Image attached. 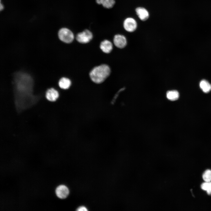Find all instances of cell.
<instances>
[{
    "mask_svg": "<svg viewBox=\"0 0 211 211\" xmlns=\"http://www.w3.org/2000/svg\"><path fill=\"white\" fill-rule=\"evenodd\" d=\"M1 1H0V11H1V10H2L3 9V8H4V6H3V5L1 4Z\"/></svg>",
    "mask_w": 211,
    "mask_h": 211,
    "instance_id": "cell-18",
    "label": "cell"
},
{
    "mask_svg": "<svg viewBox=\"0 0 211 211\" xmlns=\"http://www.w3.org/2000/svg\"><path fill=\"white\" fill-rule=\"evenodd\" d=\"M59 96L58 91L53 88H51L46 92V97L47 99L51 101H55Z\"/></svg>",
    "mask_w": 211,
    "mask_h": 211,
    "instance_id": "cell-9",
    "label": "cell"
},
{
    "mask_svg": "<svg viewBox=\"0 0 211 211\" xmlns=\"http://www.w3.org/2000/svg\"><path fill=\"white\" fill-rule=\"evenodd\" d=\"M166 97L168 99L171 101L177 100L179 97L178 92L175 90L168 91L166 93Z\"/></svg>",
    "mask_w": 211,
    "mask_h": 211,
    "instance_id": "cell-12",
    "label": "cell"
},
{
    "mask_svg": "<svg viewBox=\"0 0 211 211\" xmlns=\"http://www.w3.org/2000/svg\"><path fill=\"white\" fill-rule=\"evenodd\" d=\"M113 41L114 45L120 48L124 47L127 44V40L125 37L122 35L117 34L115 35Z\"/></svg>",
    "mask_w": 211,
    "mask_h": 211,
    "instance_id": "cell-5",
    "label": "cell"
},
{
    "mask_svg": "<svg viewBox=\"0 0 211 211\" xmlns=\"http://www.w3.org/2000/svg\"><path fill=\"white\" fill-rule=\"evenodd\" d=\"M110 67L106 64H102L93 68L89 73L91 80L96 84L103 82L110 75Z\"/></svg>",
    "mask_w": 211,
    "mask_h": 211,
    "instance_id": "cell-1",
    "label": "cell"
},
{
    "mask_svg": "<svg viewBox=\"0 0 211 211\" xmlns=\"http://www.w3.org/2000/svg\"><path fill=\"white\" fill-rule=\"evenodd\" d=\"M200 86L203 91L208 93L211 90V84L207 80L203 79L200 83Z\"/></svg>",
    "mask_w": 211,
    "mask_h": 211,
    "instance_id": "cell-11",
    "label": "cell"
},
{
    "mask_svg": "<svg viewBox=\"0 0 211 211\" xmlns=\"http://www.w3.org/2000/svg\"><path fill=\"white\" fill-rule=\"evenodd\" d=\"M93 35L89 30L86 29L81 32L78 33L76 35V38L79 42L85 44L89 42L92 39Z\"/></svg>",
    "mask_w": 211,
    "mask_h": 211,
    "instance_id": "cell-3",
    "label": "cell"
},
{
    "mask_svg": "<svg viewBox=\"0 0 211 211\" xmlns=\"http://www.w3.org/2000/svg\"><path fill=\"white\" fill-rule=\"evenodd\" d=\"M71 84L70 79L65 77L61 78L58 81V85L60 88L64 89H68Z\"/></svg>",
    "mask_w": 211,
    "mask_h": 211,
    "instance_id": "cell-10",
    "label": "cell"
},
{
    "mask_svg": "<svg viewBox=\"0 0 211 211\" xmlns=\"http://www.w3.org/2000/svg\"><path fill=\"white\" fill-rule=\"evenodd\" d=\"M100 47L103 52L106 53H108L112 50L113 45L110 41L105 40L101 42Z\"/></svg>",
    "mask_w": 211,
    "mask_h": 211,
    "instance_id": "cell-8",
    "label": "cell"
},
{
    "mask_svg": "<svg viewBox=\"0 0 211 211\" xmlns=\"http://www.w3.org/2000/svg\"><path fill=\"white\" fill-rule=\"evenodd\" d=\"M201 189L206 191L209 195H211V181L203 183L201 186Z\"/></svg>",
    "mask_w": 211,
    "mask_h": 211,
    "instance_id": "cell-13",
    "label": "cell"
},
{
    "mask_svg": "<svg viewBox=\"0 0 211 211\" xmlns=\"http://www.w3.org/2000/svg\"><path fill=\"white\" fill-rule=\"evenodd\" d=\"M58 36L60 40L66 43L72 42L74 38L73 33L67 28H62L60 29L58 33Z\"/></svg>",
    "mask_w": 211,
    "mask_h": 211,
    "instance_id": "cell-2",
    "label": "cell"
},
{
    "mask_svg": "<svg viewBox=\"0 0 211 211\" xmlns=\"http://www.w3.org/2000/svg\"><path fill=\"white\" fill-rule=\"evenodd\" d=\"M115 3V0H104L101 5L105 8H110L113 6Z\"/></svg>",
    "mask_w": 211,
    "mask_h": 211,
    "instance_id": "cell-14",
    "label": "cell"
},
{
    "mask_svg": "<svg viewBox=\"0 0 211 211\" xmlns=\"http://www.w3.org/2000/svg\"><path fill=\"white\" fill-rule=\"evenodd\" d=\"M78 211H87V208L84 206H82L79 207L77 210Z\"/></svg>",
    "mask_w": 211,
    "mask_h": 211,
    "instance_id": "cell-16",
    "label": "cell"
},
{
    "mask_svg": "<svg viewBox=\"0 0 211 211\" xmlns=\"http://www.w3.org/2000/svg\"><path fill=\"white\" fill-rule=\"evenodd\" d=\"M135 12L139 19L142 21H146L149 17V14L148 11L143 7L137 8L135 9Z\"/></svg>",
    "mask_w": 211,
    "mask_h": 211,
    "instance_id": "cell-7",
    "label": "cell"
},
{
    "mask_svg": "<svg viewBox=\"0 0 211 211\" xmlns=\"http://www.w3.org/2000/svg\"><path fill=\"white\" fill-rule=\"evenodd\" d=\"M202 177L205 182L211 181V170L209 169L206 170L203 173Z\"/></svg>",
    "mask_w": 211,
    "mask_h": 211,
    "instance_id": "cell-15",
    "label": "cell"
},
{
    "mask_svg": "<svg viewBox=\"0 0 211 211\" xmlns=\"http://www.w3.org/2000/svg\"><path fill=\"white\" fill-rule=\"evenodd\" d=\"M69 193L68 188L64 185L58 186L55 190V193L57 196L61 199L66 198L68 195Z\"/></svg>",
    "mask_w": 211,
    "mask_h": 211,
    "instance_id": "cell-6",
    "label": "cell"
},
{
    "mask_svg": "<svg viewBox=\"0 0 211 211\" xmlns=\"http://www.w3.org/2000/svg\"><path fill=\"white\" fill-rule=\"evenodd\" d=\"M104 0H96V2L98 4L101 5Z\"/></svg>",
    "mask_w": 211,
    "mask_h": 211,
    "instance_id": "cell-17",
    "label": "cell"
},
{
    "mask_svg": "<svg viewBox=\"0 0 211 211\" xmlns=\"http://www.w3.org/2000/svg\"><path fill=\"white\" fill-rule=\"evenodd\" d=\"M137 26L136 21L133 18L129 17L126 18L124 20L123 26L124 29L129 32L134 31Z\"/></svg>",
    "mask_w": 211,
    "mask_h": 211,
    "instance_id": "cell-4",
    "label": "cell"
}]
</instances>
